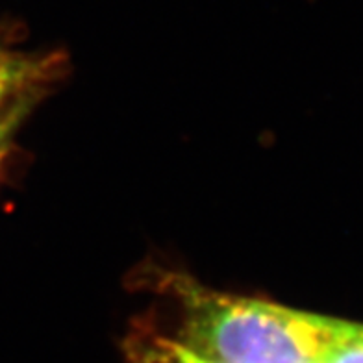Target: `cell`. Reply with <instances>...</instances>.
Listing matches in <instances>:
<instances>
[{
  "mask_svg": "<svg viewBox=\"0 0 363 363\" xmlns=\"http://www.w3.org/2000/svg\"><path fill=\"white\" fill-rule=\"evenodd\" d=\"M24 91L26 89H21L19 95L10 96L4 104L0 106V160L6 154V150L10 148V141L13 139L15 130L28 110L30 101Z\"/></svg>",
  "mask_w": 363,
  "mask_h": 363,
  "instance_id": "5b68a950",
  "label": "cell"
},
{
  "mask_svg": "<svg viewBox=\"0 0 363 363\" xmlns=\"http://www.w3.org/2000/svg\"><path fill=\"white\" fill-rule=\"evenodd\" d=\"M180 340L217 363H317L335 319L174 280Z\"/></svg>",
  "mask_w": 363,
  "mask_h": 363,
  "instance_id": "6da1fadb",
  "label": "cell"
},
{
  "mask_svg": "<svg viewBox=\"0 0 363 363\" xmlns=\"http://www.w3.org/2000/svg\"><path fill=\"white\" fill-rule=\"evenodd\" d=\"M30 77H32V72H30L28 62L17 60L10 52H6L0 57V106L15 93L24 89Z\"/></svg>",
  "mask_w": 363,
  "mask_h": 363,
  "instance_id": "277c9868",
  "label": "cell"
},
{
  "mask_svg": "<svg viewBox=\"0 0 363 363\" xmlns=\"http://www.w3.org/2000/svg\"><path fill=\"white\" fill-rule=\"evenodd\" d=\"M132 363H217L196 352L182 340L167 335L141 332L130 341Z\"/></svg>",
  "mask_w": 363,
  "mask_h": 363,
  "instance_id": "7a4b0ae2",
  "label": "cell"
},
{
  "mask_svg": "<svg viewBox=\"0 0 363 363\" xmlns=\"http://www.w3.org/2000/svg\"><path fill=\"white\" fill-rule=\"evenodd\" d=\"M317 363H363V325L335 319L328 345Z\"/></svg>",
  "mask_w": 363,
  "mask_h": 363,
  "instance_id": "3957f363",
  "label": "cell"
},
{
  "mask_svg": "<svg viewBox=\"0 0 363 363\" xmlns=\"http://www.w3.org/2000/svg\"><path fill=\"white\" fill-rule=\"evenodd\" d=\"M4 54H6V50H2V48H0V57L4 56Z\"/></svg>",
  "mask_w": 363,
  "mask_h": 363,
  "instance_id": "8992f818",
  "label": "cell"
}]
</instances>
